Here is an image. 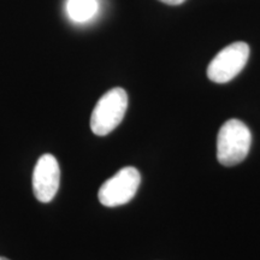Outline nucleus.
<instances>
[{
    "label": "nucleus",
    "instance_id": "f257e3e1",
    "mask_svg": "<svg viewBox=\"0 0 260 260\" xmlns=\"http://www.w3.org/2000/svg\"><path fill=\"white\" fill-rule=\"evenodd\" d=\"M252 145L251 130L239 119H229L220 126L217 138V158L224 167L243 161Z\"/></svg>",
    "mask_w": 260,
    "mask_h": 260
},
{
    "label": "nucleus",
    "instance_id": "f03ea898",
    "mask_svg": "<svg viewBox=\"0 0 260 260\" xmlns=\"http://www.w3.org/2000/svg\"><path fill=\"white\" fill-rule=\"evenodd\" d=\"M128 94L121 87L110 89L100 98L90 117V129L98 136L109 135L124 118Z\"/></svg>",
    "mask_w": 260,
    "mask_h": 260
},
{
    "label": "nucleus",
    "instance_id": "7ed1b4c3",
    "mask_svg": "<svg viewBox=\"0 0 260 260\" xmlns=\"http://www.w3.org/2000/svg\"><path fill=\"white\" fill-rule=\"evenodd\" d=\"M141 183L138 169L125 167L113 175L100 187L98 198L106 207H116L128 204L135 197Z\"/></svg>",
    "mask_w": 260,
    "mask_h": 260
},
{
    "label": "nucleus",
    "instance_id": "20e7f679",
    "mask_svg": "<svg viewBox=\"0 0 260 260\" xmlns=\"http://www.w3.org/2000/svg\"><path fill=\"white\" fill-rule=\"evenodd\" d=\"M249 57V46L246 42H234L217 54L207 68V76L212 82L226 83L239 75Z\"/></svg>",
    "mask_w": 260,
    "mask_h": 260
},
{
    "label": "nucleus",
    "instance_id": "39448f33",
    "mask_svg": "<svg viewBox=\"0 0 260 260\" xmlns=\"http://www.w3.org/2000/svg\"><path fill=\"white\" fill-rule=\"evenodd\" d=\"M60 169L56 157L44 154L39 158L32 172V191L40 203L53 200L59 189Z\"/></svg>",
    "mask_w": 260,
    "mask_h": 260
},
{
    "label": "nucleus",
    "instance_id": "423d86ee",
    "mask_svg": "<svg viewBox=\"0 0 260 260\" xmlns=\"http://www.w3.org/2000/svg\"><path fill=\"white\" fill-rule=\"evenodd\" d=\"M98 11L96 0H68L67 14L71 21L77 23L89 21Z\"/></svg>",
    "mask_w": 260,
    "mask_h": 260
},
{
    "label": "nucleus",
    "instance_id": "0eeeda50",
    "mask_svg": "<svg viewBox=\"0 0 260 260\" xmlns=\"http://www.w3.org/2000/svg\"><path fill=\"white\" fill-rule=\"evenodd\" d=\"M159 2L164 3V4H168V5H180L182 3L186 2V0H159Z\"/></svg>",
    "mask_w": 260,
    "mask_h": 260
},
{
    "label": "nucleus",
    "instance_id": "6e6552de",
    "mask_svg": "<svg viewBox=\"0 0 260 260\" xmlns=\"http://www.w3.org/2000/svg\"><path fill=\"white\" fill-rule=\"evenodd\" d=\"M0 260H10L8 258H4V256H0Z\"/></svg>",
    "mask_w": 260,
    "mask_h": 260
}]
</instances>
